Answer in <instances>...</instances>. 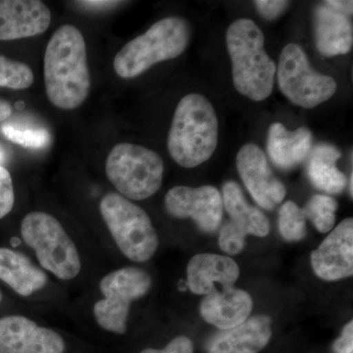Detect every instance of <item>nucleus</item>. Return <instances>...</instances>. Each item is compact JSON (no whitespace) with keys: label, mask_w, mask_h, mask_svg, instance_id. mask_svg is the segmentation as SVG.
Masks as SVG:
<instances>
[{"label":"nucleus","mask_w":353,"mask_h":353,"mask_svg":"<svg viewBox=\"0 0 353 353\" xmlns=\"http://www.w3.org/2000/svg\"><path fill=\"white\" fill-rule=\"evenodd\" d=\"M59 334L39 326L24 316L0 319V353H63Z\"/></svg>","instance_id":"f8f14e48"},{"label":"nucleus","mask_w":353,"mask_h":353,"mask_svg":"<svg viewBox=\"0 0 353 353\" xmlns=\"http://www.w3.org/2000/svg\"><path fill=\"white\" fill-rule=\"evenodd\" d=\"M236 168L246 189L262 208L272 210L284 201L287 190L274 175L259 145L248 143L239 150Z\"/></svg>","instance_id":"9b49d317"},{"label":"nucleus","mask_w":353,"mask_h":353,"mask_svg":"<svg viewBox=\"0 0 353 353\" xmlns=\"http://www.w3.org/2000/svg\"><path fill=\"white\" fill-rule=\"evenodd\" d=\"M23 240L36 252L39 264L60 280H72L81 271L75 243L53 216L44 212L26 215L21 224Z\"/></svg>","instance_id":"0eeeda50"},{"label":"nucleus","mask_w":353,"mask_h":353,"mask_svg":"<svg viewBox=\"0 0 353 353\" xmlns=\"http://www.w3.org/2000/svg\"><path fill=\"white\" fill-rule=\"evenodd\" d=\"M223 204L231 216L232 222L246 234L266 236L270 232V224L266 216L246 201L240 185L230 181L223 185Z\"/></svg>","instance_id":"4be33fe9"},{"label":"nucleus","mask_w":353,"mask_h":353,"mask_svg":"<svg viewBox=\"0 0 353 353\" xmlns=\"http://www.w3.org/2000/svg\"><path fill=\"white\" fill-rule=\"evenodd\" d=\"M2 301V294L1 292H0V303H1Z\"/></svg>","instance_id":"e433bc0d"},{"label":"nucleus","mask_w":353,"mask_h":353,"mask_svg":"<svg viewBox=\"0 0 353 353\" xmlns=\"http://www.w3.org/2000/svg\"><path fill=\"white\" fill-rule=\"evenodd\" d=\"M0 280L22 296L43 289L48 276L22 253L0 248Z\"/></svg>","instance_id":"aec40b11"},{"label":"nucleus","mask_w":353,"mask_h":353,"mask_svg":"<svg viewBox=\"0 0 353 353\" xmlns=\"http://www.w3.org/2000/svg\"><path fill=\"white\" fill-rule=\"evenodd\" d=\"M101 213L123 254L134 262L152 259L158 236L148 213L120 194L110 192L101 199Z\"/></svg>","instance_id":"423d86ee"},{"label":"nucleus","mask_w":353,"mask_h":353,"mask_svg":"<svg viewBox=\"0 0 353 353\" xmlns=\"http://www.w3.org/2000/svg\"><path fill=\"white\" fill-rule=\"evenodd\" d=\"M6 158V152L4 150V148H2L1 145H0V165H1L2 162H4Z\"/></svg>","instance_id":"f704fd0d"},{"label":"nucleus","mask_w":353,"mask_h":353,"mask_svg":"<svg viewBox=\"0 0 353 353\" xmlns=\"http://www.w3.org/2000/svg\"><path fill=\"white\" fill-rule=\"evenodd\" d=\"M190 39L187 21L180 17L164 18L125 44L114 58L113 68L120 78H137L153 65L180 57L189 46Z\"/></svg>","instance_id":"20e7f679"},{"label":"nucleus","mask_w":353,"mask_h":353,"mask_svg":"<svg viewBox=\"0 0 353 353\" xmlns=\"http://www.w3.org/2000/svg\"><path fill=\"white\" fill-rule=\"evenodd\" d=\"M141 353H194V345L189 338L181 336L174 339L163 350L148 348Z\"/></svg>","instance_id":"c756f323"},{"label":"nucleus","mask_w":353,"mask_h":353,"mask_svg":"<svg viewBox=\"0 0 353 353\" xmlns=\"http://www.w3.org/2000/svg\"><path fill=\"white\" fill-rule=\"evenodd\" d=\"M50 8L39 0H0V41L39 36L50 27Z\"/></svg>","instance_id":"4468645a"},{"label":"nucleus","mask_w":353,"mask_h":353,"mask_svg":"<svg viewBox=\"0 0 353 353\" xmlns=\"http://www.w3.org/2000/svg\"><path fill=\"white\" fill-rule=\"evenodd\" d=\"M341 157L340 150L328 143H320L309 153L306 173L315 188L331 194H340L345 190L347 176L336 166Z\"/></svg>","instance_id":"412c9836"},{"label":"nucleus","mask_w":353,"mask_h":353,"mask_svg":"<svg viewBox=\"0 0 353 353\" xmlns=\"http://www.w3.org/2000/svg\"><path fill=\"white\" fill-rule=\"evenodd\" d=\"M15 201L12 178L7 169L0 165V219L11 212Z\"/></svg>","instance_id":"cd10ccee"},{"label":"nucleus","mask_w":353,"mask_h":353,"mask_svg":"<svg viewBox=\"0 0 353 353\" xmlns=\"http://www.w3.org/2000/svg\"><path fill=\"white\" fill-rule=\"evenodd\" d=\"M12 114V106L8 101L0 99V123L4 122Z\"/></svg>","instance_id":"72a5a7b5"},{"label":"nucleus","mask_w":353,"mask_h":353,"mask_svg":"<svg viewBox=\"0 0 353 353\" xmlns=\"http://www.w3.org/2000/svg\"><path fill=\"white\" fill-rule=\"evenodd\" d=\"M152 283V278L145 270L134 267L108 274L99 285L103 299L97 301L94 307L99 326L112 333H126L131 303L145 296Z\"/></svg>","instance_id":"1a4fd4ad"},{"label":"nucleus","mask_w":353,"mask_h":353,"mask_svg":"<svg viewBox=\"0 0 353 353\" xmlns=\"http://www.w3.org/2000/svg\"><path fill=\"white\" fill-rule=\"evenodd\" d=\"M105 173L121 196L143 201L161 187L163 160L145 146L118 143L106 158Z\"/></svg>","instance_id":"39448f33"},{"label":"nucleus","mask_w":353,"mask_h":353,"mask_svg":"<svg viewBox=\"0 0 353 353\" xmlns=\"http://www.w3.org/2000/svg\"><path fill=\"white\" fill-rule=\"evenodd\" d=\"M314 32L316 48L327 57L347 54L352 48V21L345 14L326 4L315 9Z\"/></svg>","instance_id":"a211bd4d"},{"label":"nucleus","mask_w":353,"mask_h":353,"mask_svg":"<svg viewBox=\"0 0 353 353\" xmlns=\"http://www.w3.org/2000/svg\"><path fill=\"white\" fill-rule=\"evenodd\" d=\"M0 132L7 139L23 148H41L50 141V132L43 128L4 123L0 126Z\"/></svg>","instance_id":"b1692460"},{"label":"nucleus","mask_w":353,"mask_h":353,"mask_svg":"<svg viewBox=\"0 0 353 353\" xmlns=\"http://www.w3.org/2000/svg\"><path fill=\"white\" fill-rule=\"evenodd\" d=\"M226 43L236 90L252 101L268 99L277 66L265 51L261 29L252 20H236L228 28Z\"/></svg>","instance_id":"7ed1b4c3"},{"label":"nucleus","mask_w":353,"mask_h":353,"mask_svg":"<svg viewBox=\"0 0 353 353\" xmlns=\"http://www.w3.org/2000/svg\"><path fill=\"white\" fill-rule=\"evenodd\" d=\"M253 307L252 296L243 290L228 288L206 294L201 304V314L209 324L229 330L245 322Z\"/></svg>","instance_id":"f3484780"},{"label":"nucleus","mask_w":353,"mask_h":353,"mask_svg":"<svg viewBox=\"0 0 353 353\" xmlns=\"http://www.w3.org/2000/svg\"><path fill=\"white\" fill-rule=\"evenodd\" d=\"M279 230L285 241H299L306 234L305 217L303 209L292 201H287L279 211Z\"/></svg>","instance_id":"a878e982"},{"label":"nucleus","mask_w":353,"mask_h":353,"mask_svg":"<svg viewBox=\"0 0 353 353\" xmlns=\"http://www.w3.org/2000/svg\"><path fill=\"white\" fill-rule=\"evenodd\" d=\"M353 350V322L348 323L343 328V333L334 345L336 353H352Z\"/></svg>","instance_id":"7c9ffc66"},{"label":"nucleus","mask_w":353,"mask_h":353,"mask_svg":"<svg viewBox=\"0 0 353 353\" xmlns=\"http://www.w3.org/2000/svg\"><path fill=\"white\" fill-rule=\"evenodd\" d=\"M312 139L307 128L301 127L290 132L281 123H274L268 132L267 152L278 168L292 170L307 159Z\"/></svg>","instance_id":"6ab92c4d"},{"label":"nucleus","mask_w":353,"mask_h":353,"mask_svg":"<svg viewBox=\"0 0 353 353\" xmlns=\"http://www.w3.org/2000/svg\"><path fill=\"white\" fill-rule=\"evenodd\" d=\"M46 94L53 105L73 110L82 105L90 90L87 46L82 32L61 26L46 46L43 61Z\"/></svg>","instance_id":"f257e3e1"},{"label":"nucleus","mask_w":353,"mask_h":353,"mask_svg":"<svg viewBox=\"0 0 353 353\" xmlns=\"http://www.w3.org/2000/svg\"><path fill=\"white\" fill-rule=\"evenodd\" d=\"M240 276V268L234 260L212 253L196 254L188 264V285L196 294H208L216 290L233 287Z\"/></svg>","instance_id":"dca6fc26"},{"label":"nucleus","mask_w":353,"mask_h":353,"mask_svg":"<svg viewBox=\"0 0 353 353\" xmlns=\"http://www.w3.org/2000/svg\"><path fill=\"white\" fill-rule=\"evenodd\" d=\"M338 203L331 196L316 194L311 197L303 212L305 219L313 223L320 233H328L336 222Z\"/></svg>","instance_id":"5701e85b"},{"label":"nucleus","mask_w":353,"mask_h":353,"mask_svg":"<svg viewBox=\"0 0 353 353\" xmlns=\"http://www.w3.org/2000/svg\"><path fill=\"white\" fill-rule=\"evenodd\" d=\"M165 208L173 217L194 220L205 233L215 232L222 221V196L212 185L173 188L165 196Z\"/></svg>","instance_id":"9d476101"},{"label":"nucleus","mask_w":353,"mask_h":353,"mask_svg":"<svg viewBox=\"0 0 353 353\" xmlns=\"http://www.w3.org/2000/svg\"><path fill=\"white\" fill-rule=\"evenodd\" d=\"M271 318L256 316L229 330H222L206 343L209 353H259L272 336Z\"/></svg>","instance_id":"2eb2a0df"},{"label":"nucleus","mask_w":353,"mask_h":353,"mask_svg":"<svg viewBox=\"0 0 353 353\" xmlns=\"http://www.w3.org/2000/svg\"><path fill=\"white\" fill-rule=\"evenodd\" d=\"M327 6L331 7L334 10L338 12L345 14L347 17L352 15L353 2L352 1H341V0H333V1L325 2Z\"/></svg>","instance_id":"473e14b6"},{"label":"nucleus","mask_w":353,"mask_h":353,"mask_svg":"<svg viewBox=\"0 0 353 353\" xmlns=\"http://www.w3.org/2000/svg\"><path fill=\"white\" fill-rule=\"evenodd\" d=\"M248 236L236 226L233 222L227 223L222 227L219 236V245L223 252L230 255L239 254L245 245V236Z\"/></svg>","instance_id":"bb28decb"},{"label":"nucleus","mask_w":353,"mask_h":353,"mask_svg":"<svg viewBox=\"0 0 353 353\" xmlns=\"http://www.w3.org/2000/svg\"><path fill=\"white\" fill-rule=\"evenodd\" d=\"M79 6L85 7L92 10H105V9L113 8V7L119 6L120 1H104V0H90V1H78Z\"/></svg>","instance_id":"2f4dec72"},{"label":"nucleus","mask_w":353,"mask_h":353,"mask_svg":"<svg viewBox=\"0 0 353 353\" xmlns=\"http://www.w3.org/2000/svg\"><path fill=\"white\" fill-rule=\"evenodd\" d=\"M254 4L260 15L263 16L265 19L273 20L284 12L290 2L281 0H256Z\"/></svg>","instance_id":"c85d7f7f"},{"label":"nucleus","mask_w":353,"mask_h":353,"mask_svg":"<svg viewBox=\"0 0 353 353\" xmlns=\"http://www.w3.org/2000/svg\"><path fill=\"white\" fill-rule=\"evenodd\" d=\"M353 175L352 174V176H350V196H352V188H353Z\"/></svg>","instance_id":"c9c22d12"},{"label":"nucleus","mask_w":353,"mask_h":353,"mask_svg":"<svg viewBox=\"0 0 353 353\" xmlns=\"http://www.w3.org/2000/svg\"><path fill=\"white\" fill-rule=\"evenodd\" d=\"M34 83V73L29 65L0 55V87L26 90Z\"/></svg>","instance_id":"393cba45"},{"label":"nucleus","mask_w":353,"mask_h":353,"mask_svg":"<svg viewBox=\"0 0 353 353\" xmlns=\"http://www.w3.org/2000/svg\"><path fill=\"white\" fill-rule=\"evenodd\" d=\"M316 275L325 281H338L353 274V219L347 218L311 253Z\"/></svg>","instance_id":"ddd939ff"},{"label":"nucleus","mask_w":353,"mask_h":353,"mask_svg":"<svg viewBox=\"0 0 353 353\" xmlns=\"http://www.w3.org/2000/svg\"><path fill=\"white\" fill-rule=\"evenodd\" d=\"M276 73L281 92L301 108H314L336 94V81L316 72L303 48L296 43L285 46Z\"/></svg>","instance_id":"6e6552de"},{"label":"nucleus","mask_w":353,"mask_h":353,"mask_svg":"<svg viewBox=\"0 0 353 353\" xmlns=\"http://www.w3.org/2000/svg\"><path fill=\"white\" fill-rule=\"evenodd\" d=\"M217 145L218 119L211 102L199 94L183 97L176 105L167 141L174 161L194 168L212 157Z\"/></svg>","instance_id":"f03ea898"}]
</instances>
